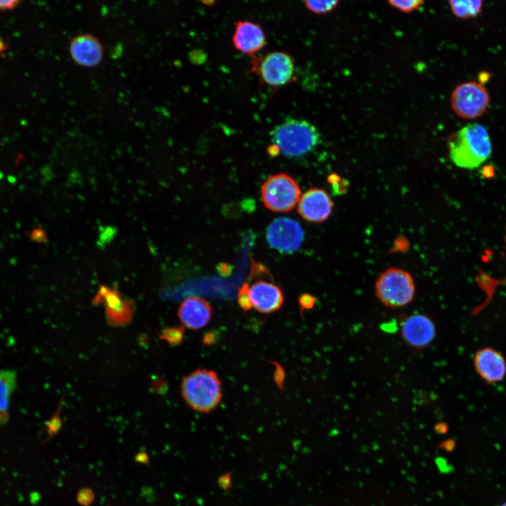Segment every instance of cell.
I'll return each mask as SVG.
<instances>
[{
	"label": "cell",
	"instance_id": "cell-31",
	"mask_svg": "<svg viewBox=\"0 0 506 506\" xmlns=\"http://www.w3.org/2000/svg\"><path fill=\"white\" fill-rule=\"evenodd\" d=\"M268 154L272 157L277 156L280 154V150L274 144L268 147Z\"/></svg>",
	"mask_w": 506,
	"mask_h": 506
},
{
	"label": "cell",
	"instance_id": "cell-23",
	"mask_svg": "<svg viewBox=\"0 0 506 506\" xmlns=\"http://www.w3.org/2000/svg\"><path fill=\"white\" fill-rule=\"evenodd\" d=\"M300 310L304 311L312 309L316 303V298L309 293L302 294L298 299Z\"/></svg>",
	"mask_w": 506,
	"mask_h": 506
},
{
	"label": "cell",
	"instance_id": "cell-26",
	"mask_svg": "<svg viewBox=\"0 0 506 506\" xmlns=\"http://www.w3.org/2000/svg\"><path fill=\"white\" fill-rule=\"evenodd\" d=\"M275 371V374H274L275 381L279 387H282L283 384V380L285 378L284 370L282 369V368L280 366H279V365H277Z\"/></svg>",
	"mask_w": 506,
	"mask_h": 506
},
{
	"label": "cell",
	"instance_id": "cell-14",
	"mask_svg": "<svg viewBox=\"0 0 506 506\" xmlns=\"http://www.w3.org/2000/svg\"><path fill=\"white\" fill-rule=\"evenodd\" d=\"M250 298L253 308L261 313H271L279 310L284 303L281 289L266 281L255 282L250 287Z\"/></svg>",
	"mask_w": 506,
	"mask_h": 506
},
{
	"label": "cell",
	"instance_id": "cell-13",
	"mask_svg": "<svg viewBox=\"0 0 506 506\" xmlns=\"http://www.w3.org/2000/svg\"><path fill=\"white\" fill-rule=\"evenodd\" d=\"M177 316L183 326L197 330L205 327L212 317V307L203 298L188 297L180 304Z\"/></svg>",
	"mask_w": 506,
	"mask_h": 506
},
{
	"label": "cell",
	"instance_id": "cell-11",
	"mask_svg": "<svg viewBox=\"0 0 506 506\" xmlns=\"http://www.w3.org/2000/svg\"><path fill=\"white\" fill-rule=\"evenodd\" d=\"M478 375L488 384L502 381L506 375V360L501 352L490 346L479 349L473 358Z\"/></svg>",
	"mask_w": 506,
	"mask_h": 506
},
{
	"label": "cell",
	"instance_id": "cell-5",
	"mask_svg": "<svg viewBox=\"0 0 506 506\" xmlns=\"http://www.w3.org/2000/svg\"><path fill=\"white\" fill-rule=\"evenodd\" d=\"M250 70L266 86L278 89L293 82L295 63L292 56L284 51L268 52L261 57H252Z\"/></svg>",
	"mask_w": 506,
	"mask_h": 506
},
{
	"label": "cell",
	"instance_id": "cell-29",
	"mask_svg": "<svg viewBox=\"0 0 506 506\" xmlns=\"http://www.w3.org/2000/svg\"><path fill=\"white\" fill-rule=\"evenodd\" d=\"M18 3L17 1H0V11L12 8Z\"/></svg>",
	"mask_w": 506,
	"mask_h": 506
},
{
	"label": "cell",
	"instance_id": "cell-12",
	"mask_svg": "<svg viewBox=\"0 0 506 506\" xmlns=\"http://www.w3.org/2000/svg\"><path fill=\"white\" fill-rule=\"evenodd\" d=\"M266 41L265 33L259 24L249 20L235 22L232 42L236 50L254 56L263 49Z\"/></svg>",
	"mask_w": 506,
	"mask_h": 506
},
{
	"label": "cell",
	"instance_id": "cell-7",
	"mask_svg": "<svg viewBox=\"0 0 506 506\" xmlns=\"http://www.w3.org/2000/svg\"><path fill=\"white\" fill-rule=\"evenodd\" d=\"M491 96L481 84L469 81L455 86L450 96V105L455 113L462 119L480 117L488 109Z\"/></svg>",
	"mask_w": 506,
	"mask_h": 506
},
{
	"label": "cell",
	"instance_id": "cell-9",
	"mask_svg": "<svg viewBox=\"0 0 506 506\" xmlns=\"http://www.w3.org/2000/svg\"><path fill=\"white\" fill-rule=\"evenodd\" d=\"M401 334L404 342L416 349L429 346L436 336L434 321L422 313L412 314L404 319L401 325Z\"/></svg>",
	"mask_w": 506,
	"mask_h": 506
},
{
	"label": "cell",
	"instance_id": "cell-20",
	"mask_svg": "<svg viewBox=\"0 0 506 506\" xmlns=\"http://www.w3.org/2000/svg\"><path fill=\"white\" fill-rule=\"evenodd\" d=\"M389 4L397 10L409 13L418 9L423 4L422 1H389Z\"/></svg>",
	"mask_w": 506,
	"mask_h": 506
},
{
	"label": "cell",
	"instance_id": "cell-8",
	"mask_svg": "<svg viewBox=\"0 0 506 506\" xmlns=\"http://www.w3.org/2000/svg\"><path fill=\"white\" fill-rule=\"evenodd\" d=\"M266 238L272 247L292 252L301 245L304 232L299 223L294 219L281 217L270 224L266 231Z\"/></svg>",
	"mask_w": 506,
	"mask_h": 506
},
{
	"label": "cell",
	"instance_id": "cell-19",
	"mask_svg": "<svg viewBox=\"0 0 506 506\" xmlns=\"http://www.w3.org/2000/svg\"><path fill=\"white\" fill-rule=\"evenodd\" d=\"M237 301L243 311H247L253 308L250 298V287L247 283H243L239 289Z\"/></svg>",
	"mask_w": 506,
	"mask_h": 506
},
{
	"label": "cell",
	"instance_id": "cell-24",
	"mask_svg": "<svg viewBox=\"0 0 506 506\" xmlns=\"http://www.w3.org/2000/svg\"><path fill=\"white\" fill-rule=\"evenodd\" d=\"M134 460L137 463H140L145 465H150V459L148 454L145 451H139L134 457Z\"/></svg>",
	"mask_w": 506,
	"mask_h": 506
},
{
	"label": "cell",
	"instance_id": "cell-22",
	"mask_svg": "<svg viewBox=\"0 0 506 506\" xmlns=\"http://www.w3.org/2000/svg\"><path fill=\"white\" fill-rule=\"evenodd\" d=\"M164 337L170 343L180 344L183 337V330L181 327H172L164 332Z\"/></svg>",
	"mask_w": 506,
	"mask_h": 506
},
{
	"label": "cell",
	"instance_id": "cell-17",
	"mask_svg": "<svg viewBox=\"0 0 506 506\" xmlns=\"http://www.w3.org/2000/svg\"><path fill=\"white\" fill-rule=\"evenodd\" d=\"M449 4L453 14L462 19L476 16L483 7V1L480 0L450 1Z\"/></svg>",
	"mask_w": 506,
	"mask_h": 506
},
{
	"label": "cell",
	"instance_id": "cell-30",
	"mask_svg": "<svg viewBox=\"0 0 506 506\" xmlns=\"http://www.w3.org/2000/svg\"><path fill=\"white\" fill-rule=\"evenodd\" d=\"M215 335L212 332H209L205 335L203 337V343L207 345L212 344L215 340Z\"/></svg>",
	"mask_w": 506,
	"mask_h": 506
},
{
	"label": "cell",
	"instance_id": "cell-2",
	"mask_svg": "<svg viewBox=\"0 0 506 506\" xmlns=\"http://www.w3.org/2000/svg\"><path fill=\"white\" fill-rule=\"evenodd\" d=\"M181 387L184 401L197 412H211L222 399L221 382L214 370L197 369L190 372L183 378Z\"/></svg>",
	"mask_w": 506,
	"mask_h": 506
},
{
	"label": "cell",
	"instance_id": "cell-16",
	"mask_svg": "<svg viewBox=\"0 0 506 506\" xmlns=\"http://www.w3.org/2000/svg\"><path fill=\"white\" fill-rule=\"evenodd\" d=\"M16 386V374L8 370L0 372V425L8 418L10 400Z\"/></svg>",
	"mask_w": 506,
	"mask_h": 506
},
{
	"label": "cell",
	"instance_id": "cell-1",
	"mask_svg": "<svg viewBox=\"0 0 506 506\" xmlns=\"http://www.w3.org/2000/svg\"><path fill=\"white\" fill-rule=\"evenodd\" d=\"M447 147L451 161L458 167L477 168L491 155L492 143L486 129L469 124L449 136Z\"/></svg>",
	"mask_w": 506,
	"mask_h": 506
},
{
	"label": "cell",
	"instance_id": "cell-4",
	"mask_svg": "<svg viewBox=\"0 0 506 506\" xmlns=\"http://www.w3.org/2000/svg\"><path fill=\"white\" fill-rule=\"evenodd\" d=\"M377 299L391 309L404 307L410 304L415 294L412 275L399 268H389L377 279L375 285Z\"/></svg>",
	"mask_w": 506,
	"mask_h": 506
},
{
	"label": "cell",
	"instance_id": "cell-6",
	"mask_svg": "<svg viewBox=\"0 0 506 506\" xmlns=\"http://www.w3.org/2000/svg\"><path fill=\"white\" fill-rule=\"evenodd\" d=\"M261 195L266 208L275 212H286L299 202L301 190L293 178L280 173L266 180L261 186Z\"/></svg>",
	"mask_w": 506,
	"mask_h": 506
},
{
	"label": "cell",
	"instance_id": "cell-18",
	"mask_svg": "<svg viewBox=\"0 0 506 506\" xmlns=\"http://www.w3.org/2000/svg\"><path fill=\"white\" fill-rule=\"evenodd\" d=\"M338 1H304L305 7L316 14H325L332 11L338 4Z\"/></svg>",
	"mask_w": 506,
	"mask_h": 506
},
{
	"label": "cell",
	"instance_id": "cell-28",
	"mask_svg": "<svg viewBox=\"0 0 506 506\" xmlns=\"http://www.w3.org/2000/svg\"><path fill=\"white\" fill-rule=\"evenodd\" d=\"M448 427L444 422H438L435 424L434 430L439 434H444L447 432Z\"/></svg>",
	"mask_w": 506,
	"mask_h": 506
},
{
	"label": "cell",
	"instance_id": "cell-27",
	"mask_svg": "<svg viewBox=\"0 0 506 506\" xmlns=\"http://www.w3.org/2000/svg\"><path fill=\"white\" fill-rule=\"evenodd\" d=\"M455 446V441L453 439H447L440 443L439 448H442L447 452H451L453 450Z\"/></svg>",
	"mask_w": 506,
	"mask_h": 506
},
{
	"label": "cell",
	"instance_id": "cell-32",
	"mask_svg": "<svg viewBox=\"0 0 506 506\" xmlns=\"http://www.w3.org/2000/svg\"><path fill=\"white\" fill-rule=\"evenodd\" d=\"M501 506H506V502H505V503H504L503 505H502Z\"/></svg>",
	"mask_w": 506,
	"mask_h": 506
},
{
	"label": "cell",
	"instance_id": "cell-15",
	"mask_svg": "<svg viewBox=\"0 0 506 506\" xmlns=\"http://www.w3.org/2000/svg\"><path fill=\"white\" fill-rule=\"evenodd\" d=\"M73 60L79 65L93 67L103 58V48L99 41L91 34H81L74 37L70 45Z\"/></svg>",
	"mask_w": 506,
	"mask_h": 506
},
{
	"label": "cell",
	"instance_id": "cell-10",
	"mask_svg": "<svg viewBox=\"0 0 506 506\" xmlns=\"http://www.w3.org/2000/svg\"><path fill=\"white\" fill-rule=\"evenodd\" d=\"M333 202L326 191L321 188L306 190L298 202L300 216L310 222H323L331 215Z\"/></svg>",
	"mask_w": 506,
	"mask_h": 506
},
{
	"label": "cell",
	"instance_id": "cell-3",
	"mask_svg": "<svg viewBox=\"0 0 506 506\" xmlns=\"http://www.w3.org/2000/svg\"><path fill=\"white\" fill-rule=\"evenodd\" d=\"M273 144L287 157H300L313 150L320 134L311 122L301 119H287L271 132Z\"/></svg>",
	"mask_w": 506,
	"mask_h": 506
},
{
	"label": "cell",
	"instance_id": "cell-21",
	"mask_svg": "<svg viewBox=\"0 0 506 506\" xmlns=\"http://www.w3.org/2000/svg\"><path fill=\"white\" fill-rule=\"evenodd\" d=\"M94 499V492L88 487L81 488L77 494V501L82 506H90Z\"/></svg>",
	"mask_w": 506,
	"mask_h": 506
},
{
	"label": "cell",
	"instance_id": "cell-25",
	"mask_svg": "<svg viewBox=\"0 0 506 506\" xmlns=\"http://www.w3.org/2000/svg\"><path fill=\"white\" fill-rule=\"evenodd\" d=\"M219 486L224 489H228L231 484V476L229 473L221 475L218 479Z\"/></svg>",
	"mask_w": 506,
	"mask_h": 506
}]
</instances>
